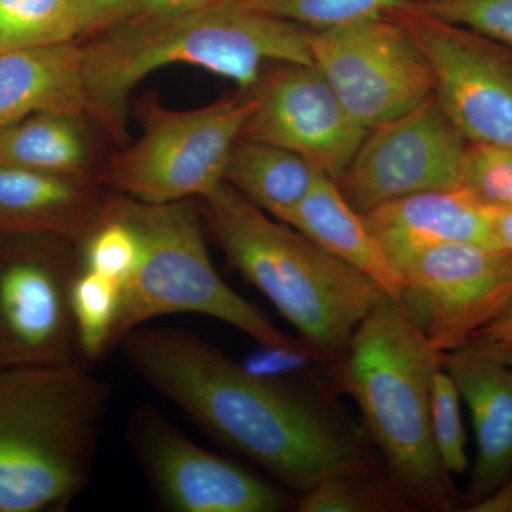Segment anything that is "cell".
<instances>
[{"label": "cell", "instance_id": "cell-1", "mask_svg": "<svg viewBox=\"0 0 512 512\" xmlns=\"http://www.w3.org/2000/svg\"><path fill=\"white\" fill-rule=\"evenodd\" d=\"M117 348L148 386L202 430L293 491L306 493L333 474L369 473L365 448L338 419L190 330L143 325Z\"/></svg>", "mask_w": 512, "mask_h": 512}, {"label": "cell", "instance_id": "cell-2", "mask_svg": "<svg viewBox=\"0 0 512 512\" xmlns=\"http://www.w3.org/2000/svg\"><path fill=\"white\" fill-rule=\"evenodd\" d=\"M83 50L87 114L119 141L127 134L134 87L165 66L201 67L249 92L265 64H313L309 29L266 15L245 0H215L177 15L123 20Z\"/></svg>", "mask_w": 512, "mask_h": 512}, {"label": "cell", "instance_id": "cell-3", "mask_svg": "<svg viewBox=\"0 0 512 512\" xmlns=\"http://www.w3.org/2000/svg\"><path fill=\"white\" fill-rule=\"evenodd\" d=\"M200 208L229 264L298 330L313 356L339 363L382 289L225 181L200 198Z\"/></svg>", "mask_w": 512, "mask_h": 512}, {"label": "cell", "instance_id": "cell-4", "mask_svg": "<svg viewBox=\"0 0 512 512\" xmlns=\"http://www.w3.org/2000/svg\"><path fill=\"white\" fill-rule=\"evenodd\" d=\"M111 397L86 366L0 369V512L63 511L89 487Z\"/></svg>", "mask_w": 512, "mask_h": 512}, {"label": "cell", "instance_id": "cell-5", "mask_svg": "<svg viewBox=\"0 0 512 512\" xmlns=\"http://www.w3.org/2000/svg\"><path fill=\"white\" fill-rule=\"evenodd\" d=\"M443 360L403 303L383 293L339 362L343 386L396 484L434 511L451 510L456 501L431 431V386Z\"/></svg>", "mask_w": 512, "mask_h": 512}, {"label": "cell", "instance_id": "cell-6", "mask_svg": "<svg viewBox=\"0 0 512 512\" xmlns=\"http://www.w3.org/2000/svg\"><path fill=\"white\" fill-rule=\"evenodd\" d=\"M104 210L130 224L141 242L140 265L121 291L113 349L150 320L197 313L234 326L261 348L312 355L301 339L286 336L225 284L208 254L200 204H147L123 195L104 202Z\"/></svg>", "mask_w": 512, "mask_h": 512}, {"label": "cell", "instance_id": "cell-7", "mask_svg": "<svg viewBox=\"0 0 512 512\" xmlns=\"http://www.w3.org/2000/svg\"><path fill=\"white\" fill-rule=\"evenodd\" d=\"M254 109L251 90L195 110L146 104L143 133L114 158L106 181L147 204L200 200L224 183L229 154Z\"/></svg>", "mask_w": 512, "mask_h": 512}, {"label": "cell", "instance_id": "cell-8", "mask_svg": "<svg viewBox=\"0 0 512 512\" xmlns=\"http://www.w3.org/2000/svg\"><path fill=\"white\" fill-rule=\"evenodd\" d=\"M53 235L0 237V369L86 366L72 308L82 251Z\"/></svg>", "mask_w": 512, "mask_h": 512}, {"label": "cell", "instance_id": "cell-9", "mask_svg": "<svg viewBox=\"0 0 512 512\" xmlns=\"http://www.w3.org/2000/svg\"><path fill=\"white\" fill-rule=\"evenodd\" d=\"M313 64L367 131L434 94L433 70L412 32L392 15L309 29Z\"/></svg>", "mask_w": 512, "mask_h": 512}, {"label": "cell", "instance_id": "cell-10", "mask_svg": "<svg viewBox=\"0 0 512 512\" xmlns=\"http://www.w3.org/2000/svg\"><path fill=\"white\" fill-rule=\"evenodd\" d=\"M429 60L434 96L468 143L512 150V49L409 2L387 13Z\"/></svg>", "mask_w": 512, "mask_h": 512}, {"label": "cell", "instance_id": "cell-11", "mask_svg": "<svg viewBox=\"0 0 512 512\" xmlns=\"http://www.w3.org/2000/svg\"><path fill=\"white\" fill-rule=\"evenodd\" d=\"M403 305L441 355L470 342L512 301V252L474 242L424 249L397 268Z\"/></svg>", "mask_w": 512, "mask_h": 512}, {"label": "cell", "instance_id": "cell-12", "mask_svg": "<svg viewBox=\"0 0 512 512\" xmlns=\"http://www.w3.org/2000/svg\"><path fill=\"white\" fill-rule=\"evenodd\" d=\"M467 144L433 94L413 110L367 131L336 183L360 214L417 192L457 190Z\"/></svg>", "mask_w": 512, "mask_h": 512}, {"label": "cell", "instance_id": "cell-13", "mask_svg": "<svg viewBox=\"0 0 512 512\" xmlns=\"http://www.w3.org/2000/svg\"><path fill=\"white\" fill-rule=\"evenodd\" d=\"M124 436L158 505L171 512H276L278 488L205 450L150 404L128 417Z\"/></svg>", "mask_w": 512, "mask_h": 512}, {"label": "cell", "instance_id": "cell-14", "mask_svg": "<svg viewBox=\"0 0 512 512\" xmlns=\"http://www.w3.org/2000/svg\"><path fill=\"white\" fill-rule=\"evenodd\" d=\"M241 138L293 151L338 181L367 130L360 126L315 64L282 63L261 77Z\"/></svg>", "mask_w": 512, "mask_h": 512}, {"label": "cell", "instance_id": "cell-15", "mask_svg": "<svg viewBox=\"0 0 512 512\" xmlns=\"http://www.w3.org/2000/svg\"><path fill=\"white\" fill-rule=\"evenodd\" d=\"M443 367L467 403L476 431L470 507L512 474V369L497 346L480 339L446 353Z\"/></svg>", "mask_w": 512, "mask_h": 512}, {"label": "cell", "instance_id": "cell-16", "mask_svg": "<svg viewBox=\"0 0 512 512\" xmlns=\"http://www.w3.org/2000/svg\"><path fill=\"white\" fill-rule=\"evenodd\" d=\"M363 217L396 271L413 255L448 242L498 247L490 208L463 188L406 195L377 205Z\"/></svg>", "mask_w": 512, "mask_h": 512}, {"label": "cell", "instance_id": "cell-17", "mask_svg": "<svg viewBox=\"0 0 512 512\" xmlns=\"http://www.w3.org/2000/svg\"><path fill=\"white\" fill-rule=\"evenodd\" d=\"M104 202L79 175L0 165V237L53 235L80 245Z\"/></svg>", "mask_w": 512, "mask_h": 512}, {"label": "cell", "instance_id": "cell-18", "mask_svg": "<svg viewBox=\"0 0 512 512\" xmlns=\"http://www.w3.org/2000/svg\"><path fill=\"white\" fill-rule=\"evenodd\" d=\"M83 46L73 42L0 52V130L40 113H87Z\"/></svg>", "mask_w": 512, "mask_h": 512}, {"label": "cell", "instance_id": "cell-19", "mask_svg": "<svg viewBox=\"0 0 512 512\" xmlns=\"http://www.w3.org/2000/svg\"><path fill=\"white\" fill-rule=\"evenodd\" d=\"M282 222L372 279L390 298L403 302L402 276L384 255L363 214L349 204L328 175L319 174L311 191Z\"/></svg>", "mask_w": 512, "mask_h": 512}, {"label": "cell", "instance_id": "cell-20", "mask_svg": "<svg viewBox=\"0 0 512 512\" xmlns=\"http://www.w3.org/2000/svg\"><path fill=\"white\" fill-rule=\"evenodd\" d=\"M319 174L323 173L293 151L239 138L229 154L224 181L282 221L311 191Z\"/></svg>", "mask_w": 512, "mask_h": 512}, {"label": "cell", "instance_id": "cell-21", "mask_svg": "<svg viewBox=\"0 0 512 512\" xmlns=\"http://www.w3.org/2000/svg\"><path fill=\"white\" fill-rule=\"evenodd\" d=\"M89 144L77 114L40 113L0 130V165L79 175Z\"/></svg>", "mask_w": 512, "mask_h": 512}, {"label": "cell", "instance_id": "cell-22", "mask_svg": "<svg viewBox=\"0 0 512 512\" xmlns=\"http://www.w3.org/2000/svg\"><path fill=\"white\" fill-rule=\"evenodd\" d=\"M80 36L79 0H0V52L73 42Z\"/></svg>", "mask_w": 512, "mask_h": 512}, {"label": "cell", "instance_id": "cell-23", "mask_svg": "<svg viewBox=\"0 0 512 512\" xmlns=\"http://www.w3.org/2000/svg\"><path fill=\"white\" fill-rule=\"evenodd\" d=\"M123 286L107 276L82 269L73 284L74 323L84 359L89 365L113 350Z\"/></svg>", "mask_w": 512, "mask_h": 512}, {"label": "cell", "instance_id": "cell-24", "mask_svg": "<svg viewBox=\"0 0 512 512\" xmlns=\"http://www.w3.org/2000/svg\"><path fill=\"white\" fill-rule=\"evenodd\" d=\"M266 15L289 20L311 30L377 18L412 0H245Z\"/></svg>", "mask_w": 512, "mask_h": 512}, {"label": "cell", "instance_id": "cell-25", "mask_svg": "<svg viewBox=\"0 0 512 512\" xmlns=\"http://www.w3.org/2000/svg\"><path fill=\"white\" fill-rule=\"evenodd\" d=\"M83 268L107 276L121 286L130 281L141 261V242L130 224L101 210L99 221L80 244Z\"/></svg>", "mask_w": 512, "mask_h": 512}, {"label": "cell", "instance_id": "cell-26", "mask_svg": "<svg viewBox=\"0 0 512 512\" xmlns=\"http://www.w3.org/2000/svg\"><path fill=\"white\" fill-rule=\"evenodd\" d=\"M461 188L491 210L512 208V150L468 143Z\"/></svg>", "mask_w": 512, "mask_h": 512}, {"label": "cell", "instance_id": "cell-27", "mask_svg": "<svg viewBox=\"0 0 512 512\" xmlns=\"http://www.w3.org/2000/svg\"><path fill=\"white\" fill-rule=\"evenodd\" d=\"M460 392L443 366L431 386L430 419L434 444L448 474L461 476L468 467L466 433L461 420Z\"/></svg>", "mask_w": 512, "mask_h": 512}, {"label": "cell", "instance_id": "cell-28", "mask_svg": "<svg viewBox=\"0 0 512 512\" xmlns=\"http://www.w3.org/2000/svg\"><path fill=\"white\" fill-rule=\"evenodd\" d=\"M386 495L367 481V473H340L323 478L302 494V512H375L390 507Z\"/></svg>", "mask_w": 512, "mask_h": 512}, {"label": "cell", "instance_id": "cell-29", "mask_svg": "<svg viewBox=\"0 0 512 512\" xmlns=\"http://www.w3.org/2000/svg\"><path fill=\"white\" fill-rule=\"evenodd\" d=\"M413 2L436 18L474 30L512 49V0H413Z\"/></svg>", "mask_w": 512, "mask_h": 512}, {"label": "cell", "instance_id": "cell-30", "mask_svg": "<svg viewBox=\"0 0 512 512\" xmlns=\"http://www.w3.org/2000/svg\"><path fill=\"white\" fill-rule=\"evenodd\" d=\"M136 3L137 0H79L82 36L104 32L123 22Z\"/></svg>", "mask_w": 512, "mask_h": 512}, {"label": "cell", "instance_id": "cell-31", "mask_svg": "<svg viewBox=\"0 0 512 512\" xmlns=\"http://www.w3.org/2000/svg\"><path fill=\"white\" fill-rule=\"evenodd\" d=\"M212 2L215 0H137L133 12L127 19L138 18V16L177 15V13L200 9Z\"/></svg>", "mask_w": 512, "mask_h": 512}, {"label": "cell", "instance_id": "cell-32", "mask_svg": "<svg viewBox=\"0 0 512 512\" xmlns=\"http://www.w3.org/2000/svg\"><path fill=\"white\" fill-rule=\"evenodd\" d=\"M473 339L484 340L493 345L512 343V301L493 322L488 323Z\"/></svg>", "mask_w": 512, "mask_h": 512}, {"label": "cell", "instance_id": "cell-33", "mask_svg": "<svg viewBox=\"0 0 512 512\" xmlns=\"http://www.w3.org/2000/svg\"><path fill=\"white\" fill-rule=\"evenodd\" d=\"M471 512H512V474L493 493L470 505Z\"/></svg>", "mask_w": 512, "mask_h": 512}, {"label": "cell", "instance_id": "cell-34", "mask_svg": "<svg viewBox=\"0 0 512 512\" xmlns=\"http://www.w3.org/2000/svg\"><path fill=\"white\" fill-rule=\"evenodd\" d=\"M490 220L498 247L512 252V208H490Z\"/></svg>", "mask_w": 512, "mask_h": 512}, {"label": "cell", "instance_id": "cell-35", "mask_svg": "<svg viewBox=\"0 0 512 512\" xmlns=\"http://www.w3.org/2000/svg\"><path fill=\"white\" fill-rule=\"evenodd\" d=\"M498 350H500L501 355H503L505 362L510 365L512 369V343H507V345H495Z\"/></svg>", "mask_w": 512, "mask_h": 512}]
</instances>
